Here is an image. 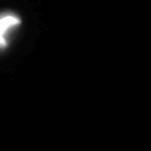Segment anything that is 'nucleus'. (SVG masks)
Returning <instances> with one entry per match:
<instances>
[{
	"mask_svg": "<svg viewBox=\"0 0 151 151\" xmlns=\"http://www.w3.org/2000/svg\"><path fill=\"white\" fill-rule=\"evenodd\" d=\"M20 25V18L15 14H0V52L5 50L10 42L12 33Z\"/></svg>",
	"mask_w": 151,
	"mask_h": 151,
	"instance_id": "1",
	"label": "nucleus"
}]
</instances>
